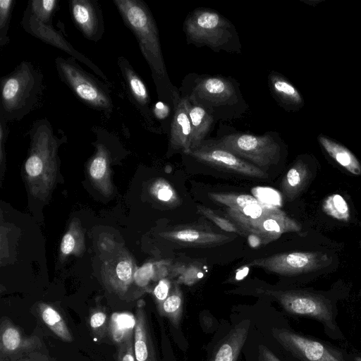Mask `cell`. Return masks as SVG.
<instances>
[{"mask_svg":"<svg viewBox=\"0 0 361 361\" xmlns=\"http://www.w3.org/2000/svg\"><path fill=\"white\" fill-rule=\"evenodd\" d=\"M259 361H281L269 349L264 345L259 347Z\"/></svg>","mask_w":361,"mask_h":361,"instance_id":"bcb514c9","label":"cell"},{"mask_svg":"<svg viewBox=\"0 0 361 361\" xmlns=\"http://www.w3.org/2000/svg\"><path fill=\"white\" fill-rule=\"evenodd\" d=\"M355 361H361V357H356Z\"/></svg>","mask_w":361,"mask_h":361,"instance_id":"7dc6e473","label":"cell"},{"mask_svg":"<svg viewBox=\"0 0 361 361\" xmlns=\"http://www.w3.org/2000/svg\"><path fill=\"white\" fill-rule=\"evenodd\" d=\"M250 326V320L235 325L216 343L207 361H237L247 340Z\"/></svg>","mask_w":361,"mask_h":361,"instance_id":"44dd1931","label":"cell"},{"mask_svg":"<svg viewBox=\"0 0 361 361\" xmlns=\"http://www.w3.org/2000/svg\"><path fill=\"white\" fill-rule=\"evenodd\" d=\"M135 324L136 318L132 313H113L108 324V332L111 339L117 345L124 343L134 336Z\"/></svg>","mask_w":361,"mask_h":361,"instance_id":"484cf974","label":"cell"},{"mask_svg":"<svg viewBox=\"0 0 361 361\" xmlns=\"http://www.w3.org/2000/svg\"><path fill=\"white\" fill-rule=\"evenodd\" d=\"M329 256L321 252H292L274 254L250 261L247 266L258 267L280 275H296L326 266Z\"/></svg>","mask_w":361,"mask_h":361,"instance_id":"30bf717a","label":"cell"},{"mask_svg":"<svg viewBox=\"0 0 361 361\" xmlns=\"http://www.w3.org/2000/svg\"><path fill=\"white\" fill-rule=\"evenodd\" d=\"M216 141L221 147L261 169L277 164L281 159V140L276 132L263 135L233 132Z\"/></svg>","mask_w":361,"mask_h":361,"instance_id":"52a82bcc","label":"cell"},{"mask_svg":"<svg viewBox=\"0 0 361 361\" xmlns=\"http://www.w3.org/2000/svg\"><path fill=\"white\" fill-rule=\"evenodd\" d=\"M15 0L0 1V47L2 48L9 42L8 30Z\"/></svg>","mask_w":361,"mask_h":361,"instance_id":"8d00e7d4","label":"cell"},{"mask_svg":"<svg viewBox=\"0 0 361 361\" xmlns=\"http://www.w3.org/2000/svg\"><path fill=\"white\" fill-rule=\"evenodd\" d=\"M152 113L154 118L159 121L166 119L171 113L169 105L163 101H158L152 108Z\"/></svg>","mask_w":361,"mask_h":361,"instance_id":"ee69618b","label":"cell"},{"mask_svg":"<svg viewBox=\"0 0 361 361\" xmlns=\"http://www.w3.org/2000/svg\"><path fill=\"white\" fill-rule=\"evenodd\" d=\"M85 250V236L81 224L73 219L63 236L60 245V257L63 259L70 255H80Z\"/></svg>","mask_w":361,"mask_h":361,"instance_id":"f1b7e54d","label":"cell"},{"mask_svg":"<svg viewBox=\"0 0 361 361\" xmlns=\"http://www.w3.org/2000/svg\"><path fill=\"white\" fill-rule=\"evenodd\" d=\"M173 118L171 123L169 147L172 152L185 154L191 146V124L185 99L178 90L173 87L171 92Z\"/></svg>","mask_w":361,"mask_h":361,"instance_id":"ac0fdd59","label":"cell"},{"mask_svg":"<svg viewBox=\"0 0 361 361\" xmlns=\"http://www.w3.org/2000/svg\"><path fill=\"white\" fill-rule=\"evenodd\" d=\"M212 168L254 178H267V173L219 146L215 139L205 140L197 147L184 154Z\"/></svg>","mask_w":361,"mask_h":361,"instance_id":"9c48e42d","label":"cell"},{"mask_svg":"<svg viewBox=\"0 0 361 361\" xmlns=\"http://www.w3.org/2000/svg\"><path fill=\"white\" fill-rule=\"evenodd\" d=\"M233 221L244 232H254L268 243L277 240L285 233L300 230V225L282 210L257 219H238Z\"/></svg>","mask_w":361,"mask_h":361,"instance_id":"2e32d148","label":"cell"},{"mask_svg":"<svg viewBox=\"0 0 361 361\" xmlns=\"http://www.w3.org/2000/svg\"><path fill=\"white\" fill-rule=\"evenodd\" d=\"M135 318L136 324L134 332L135 360L157 361L147 314L143 306L137 307Z\"/></svg>","mask_w":361,"mask_h":361,"instance_id":"603a6c76","label":"cell"},{"mask_svg":"<svg viewBox=\"0 0 361 361\" xmlns=\"http://www.w3.org/2000/svg\"><path fill=\"white\" fill-rule=\"evenodd\" d=\"M104 251L102 265V278L104 285L114 293L124 295L137 271L135 262L122 246L110 240L102 243Z\"/></svg>","mask_w":361,"mask_h":361,"instance_id":"ba28073f","label":"cell"},{"mask_svg":"<svg viewBox=\"0 0 361 361\" xmlns=\"http://www.w3.org/2000/svg\"><path fill=\"white\" fill-rule=\"evenodd\" d=\"M154 274L155 269L154 264L148 262L137 269L134 276V280L138 286L144 287L154 278Z\"/></svg>","mask_w":361,"mask_h":361,"instance_id":"f35d334b","label":"cell"},{"mask_svg":"<svg viewBox=\"0 0 361 361\" xmlns=\"http://www.w3.org/2000/svg\"><path fill=\"white\" fill-rule=\"evenodd\" d=\"M166 240L186 247H211L221 245L233 238L199 225L173 227L159 233Z\"/></svg>","mask_w":361,"mask_h":361,"instance_id":"9a60e30c","label":"cell"},{"mask_svg":"<svg viewBox=\"0 0 361 361\" xmlns=\"http://www.w3.org/2000/svg\"><path fill=\"white\" fill-rule=\"evenodd\" d=\"M310 175L307 165L301 159L297 160L283 178L281 188L290 200L294 199L304 188Z\"/></svg>","mask_w":361,"mask_h":361,"instance_id":"4316f807","label":"cell"},{"mask_svg":"<svg viewBox=\"0 0 361 361\" xmlns=\"http://www.w3.org/2000/svg\"><path fill=\"white\" fill-rule=\"evenodd\" d=\"M89 324L96 337H104L108 329L107 314L102 310L95 309L90 314Z\"/></svg>","mask_w":361,"mask_h":361,"instance_id":"74e56055","label":"cell"},{"mask_svg":"<svg viewBox=\"0 0 361 361\" xmlns=\"http://www.w3.org/2000/svg\"><path fill=\"white\" fill-rule=\"evenodd\" d=\"M244 233L247 236L249 245L252 248H258L269 243L262 236L254 232L246 231Z\"/></svg>","mask_w":361,"mask_h":361,"instance_id":"f6af8a7d","label":"cell"},{"mask_svg":"<svg viewBox=\"0 0 361 361\" xmlns=\"http://www.w3.org/2000/svg\"><path fill=\"white\" fill-rule=\"evenodd\" d=\"M58 7V0H32L27 6L32 15L46 25H51L53 15Z\"/></svg>","mask_w":361,"mask_h":361,"instance_id":"836d02e7","label":"cell"},{"mask_svg":"<svg viewBox=\"0 0 361 361\" xmlns=\"http://www.w3.org/2000/svg\"><path fill=\"white\" fill-rule=\"evenodd\" d=\"M279 208L264 203L248 205L240 210L227 209L228 215L233 219H257L261 216L279 212Z\"/></svg>","mask_w":361,"mask_h":361,"instance_id":"d6a6232c","label":"cell"},{"mask_svg":"<svg viewBox=\"0 0 361 361\" xmlns=\"http://www.w3.org/2000/svg\"><path fill=\"white\" fill-rule=\"evenodd\" d=\"M202 275V272L198 267L191 266L182 272L179 281L187 286H191L197 282Z\"/></svg>","mask_w":361,"mask_h":361,"instance_id":"b9f144b4","label":"cell"},{"mask_svg":"<svg viewBox=\"0 0 361 361\" xmlns=\"http://www.w3.org/2000/svg\"><path fill=\"white\" fill-rule=\"evenodd\" d=\"M30 145L24 164L25 176L30 193L44 200L51 192L58 171V149L66 141L63 133L54 134L47 118L35 121L29 130Z\"/></svg>","mask_w":361,"mask_h":361,"instance_id":"3957f363","label":"cell"},{"mask_svg":"<svg viewBox=\"0 0 361 361\" xmlns=\"http://www.w3.org/2000/svg\"><path fill=\"white\" fill-rule=\"evenodd\" d=\"M171 289L172 285L169 279H161L159 281L153 290V295L155 298L157 307H159L167 298Z\"/></svg>","mask_w":361,"mask_h":361,"instance_id":"60d3db41","label":"cell"},{"mask_svg":"<svg viewBox=\"0 0 361 361\" xmlns=\"http://www.w3.org/2000/svg\"><path fill=\"white\" fill-rule=\"evenodd\" d=\"M318 140L325 152L339 165L353 175H361V164L348 149L323 135L318 137Z\"/></svg>","mask_w":361,"mask_h":361,"instance_id":"d4e9b609","label":"cell"},{"mask_svg":"<svg viewBox=\"0 0 361 361\" xmlns=\"http://www.w3.org/2000/svg\"><path fill=\"white\" fill-rule=\"evenodd\" d=\"M92 131L97 139L93 143L94 153L87 164L88 174L94 188L102 195L109 196L114 190L110 169L112 154L109 145L114 135L100 127L94 128Z\"/></svg>","mask_w":361,"mask_h":361,"instance_id":"7c38bea8","label":"cell"},{"mask_svg":"<svg viewBox=\"0 0 361 361\" xmlns=\"http://www.w3.org/2000/svg\"><path fill=\"white\" fill-rule=\"evenodd\" d=\"M43 75L23 61L1 78L0 118L19 121L34 108L42 91Z\"/></svg>","mask_w":361,"mask_h":361,"instance_id":"5b68a950","label":"cell"},{"mask_svg":"<svg viewBox=\"0 0 361 361\" xmlns=\"http://www.w3.org/2000/svg\"><path fill=\"white\" fill-rule=\"evenodd\" d=\"M207 195L212 201L227 207L228 209L235 211L248 205L261 203L257 198L247 194L209 192Z\"/></svg>","mask_w":361,"mask_h":361,"instance_id":"4dcf8cb0","label":"cell"},{"mask_svg":"<svg viewBox=\"0 0 361 361\" xmlns=\"http://www.w3.org/2000/svg\"><path fill=\"white\" fill-rule=\"evenodd\" d=\"M183 296L178 283H175L167 298L158 307L159 313L177 326L183 314Z\"/></svg>","mask_w":361,"mask_h":361,"instance_id":"f546056e","label":"cell"},{"mask_svg":"<svg viewBox=\"0 0 361 361\" xmlns=\"http://www.w3.org/2000/svg\"><path fill=\"white\" fill-rule=\"evenodd\" d=\"M125 25L135 35L148 63L159 99H170L173 85L164 63L158 27L147 5L141 0H113Z\"/></svg>","mask_w":361,"mask_h":361,"instance_id":"7a4b0ae2","label":"cell"},{"mask_svg":"<svg viewBox=\"0 0 361 361\" xmlns=\"http://www.w3.org/2000/svg\"><path fill=\"white\" fill-rule=\"evenodd\" d=\"M38 314L45 325L60 339L71 342L73 338L60 312L52 305L40 302L37 305Z\"/></svg>","mask_w":361,"mask_h":361,"instance_id":"83f0119b","label":"cell"},{"mask_svg":"<svg viewBox=\"0 0 361 361\" xmlns=\"http://www.w3.org/2000/svg\"><path fill=\"white\" fill-rule=\"evenodd\" d=\"M183 30L188 44L207 47L216 52H241V43L235 27L214 9L200 7L193 10L186 16Z\"/></svg>","mask_w":361,"mask_h":361,"instance_id":"277c9868","label":"cell"},{"mask_svg":"<svg viewBox=\"0 0 361 361\" xmlns=\"http://www.w3.org/2000/svg\"><path fill=\"white\" fill-rule=\"evenodd\" d=\"M118 65L130 100L143 116L147 128L155 132L154 117L150 107L151 99L145 82L126 58L118 57Z\"/></svg>","mask_w":361,"mask_h":361,"instance_id":"d6986e66","label":"cell"},{"mask_svg":"<svg viewBox=\"0 0 361 361\" xmlns=\"http://www.w3.org/2000/svg\"><path fill=\"white\" fill-rule=\"evenodd\" d=\"M322 209L328 216L341 221L350 219V207L346 200L339 194L327 196L322 204Z\"/></svg>","mask_w":361,"mask_h":361,"instance_id":"1f68e13d","label":"cell"},{"mask_svg":"<svg viewBox=\"0 0 361 361\" xmlns=\"http://www.w3.org/2000/svg\"><path fill=\"white\" fill-rule=\"evenodd\" d=\"M6 361H51V358L41 350L25 353Z\"/></svg>","mask_w":361,"mask_h":361,"instance_id":"7bdbcfd3","label":"cell"},{"mask_svg":"<svg viewBox=\"0 0 361 361\" xmlns=\"http://www.w3.org/2000/svg\"><path fill=\"white\" fill-rule=\"evenodd\" d=\"M183 98L185 100L191 124V146L190 149L191 150L197 147L206 140L209 133L212 130L215 120L203 107L193 104L186 98Z\"/></svg>","mask_w":361,"mask_h":361,"instance_id":"cb8c5ba5","label":"cell"},{"mask_svg":"<svg viewBox=\"0 0 361 361\" xmlns=\"http://www.w3.org/2000/svg\"><path fill=\"white\" fill-rule=\"evenodd\" d=\"M21 25L24 30L30 35L67 53L70 56L85 64L106 82H109L107 77L96 64L76 50L52 25H46L37 19L27 8L24 12Z\"/></svg>","mask_w":361,"mask_h":361,"instance_id":"4fadbf2b","label":"cell"},{"mask_svg":"<svg viewBox=\"0 0 361 361\" xmlns=\"http://www.w3.org/2000/svg\"><path fill=\"white\" fill-rule=\"evenodd\" d=\"M116 361H136L134 350V336L118 345Z\"/></svg>","mask_w":361,"mask_h":361,"instance_id":"ab89813d","label":"cell"},{"mask_svg":"<svg viewBox=\"0 0 361 361\" xmlns=\"http://www.w3.org/2000/svg\"><path fill=\"white\" fill-rule=\"evenodd\" d=\"M275 339L287 350L303 361H344L338 353L322 343L283 329H274Z\"/></svg>","mask_w":361,"mask_h":361,"instance_id":"5bb4252c","label":"cell"},{"mask_svg":"<svg viewBox=\"0 0 361 361\" xmlns=\"http://www.w3.org/2000/svg\"><path fill=\"white\" fill-rule=\"evenodd\" d=\"M178 91L191 103L206 109L215 121L239 118L248 109L239 83L231 77L189 73Z\"/></svg>","mask_w":361,"mask_h":361,"instance_id":"6da1fadb","label":"cell"},{"mask_svg":"<svg viewBox=\"0 0 361 361\" xmlns=\"http://www.w3.org/2000/svg\"><path fill=\"white\" fill-rule=\"evenodd\" d=\"M55 65L61 80L80 102L102 112L106 117L111 116L114 104L106 83L85 71L71 56L67 59L57 57Z\"/></svg>","mask_w":361,"mask_h":361,"instance_id":"8992f818","label":"cell"},{"mask_svg":"<svg viewBox=\"0 0 361 361\" xmlns=\"http://www.w3.org/2000/svg\"><path fill=\"white\" fill-rule=\"evenodd\" d=\"M72 20L87 39L98 42L104 32L102 13L94 0H71L69 1Z\"/></svg>","mask_w":361,"mask_h":361,"instance_id":"e0dca14e","label":"cell"},{"mask_svg":"<svg viewBox=\"0 0 361 361\" xmlns=\"http://www.w3.org/2000/svg\"><path fill=\"white\" fill-rule=\"evenodd\" d=\"M151 195L159 202L169 206H177L180 199L174 188L166 180L157 179L149 188Z\"/></svg>","mask_w":361,"mask_h":361,"instance_id":"e575fe53","label":"cell"},{"mask_svg":"<svg viewBox=\"0 0 361 361\" xmlns=\"http://www.w3.org/2000/svg\"><path fill=\"white\" fill-rule=\"evenodd\" d=\"M268 86L273 98L286 111H295L303 106L304 101L298 89L278 72L269 73Z\"/></svg>","mask_w":361,"mask_h":361,"instance_id":"7402d4cb","label":"cell"},{"mask_svg":"<svg viewBox=\"0 0 361 361\" xmlns=\"http://www.w3.org/2000/svg\"><path fill=\"white\" fill-rule=\"evenodd\" d=\"M197 212L216 224L221 229L226 232L235 233L240 235L245 234L244 231L234 222L222 217L215 213L212 209L203 205L197 206Z\"/></svg>","mask_w":361,"mask_h":361,"instance_id":"d590c367","label":"cell"},{"mask_svg":"<svg viewBox=\"0 0 361 361\" xmlns=\"http://www.w3.org/2000/svg\"><path fill=\"white\" fill-rule=\"evenodd\" d=\"M257 291L275 298L290 314L311 317L326 324L332 322V313L329 305L317 295L293 290L258 289Z\"/></svg>","mask_w":361,"mask_h":361,"instance_id":"8fae6325","label":"cell"},{"mask_svg":"<svg viewBox=\"0 0 361 361\" xmlns=\"http://www.w3.org/2000/svg\"><path fill=\"white\" fill-rule=\"evenodd\" d=\"M42 343L37 336H26L8 319L0 326V361H6L21 354L41 350Z\"/></svg>","mask_w":361,"mask_h":361,"instance_id":"ffe728a7","label":"cell"}]
</instances>
